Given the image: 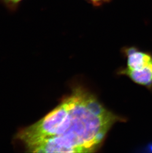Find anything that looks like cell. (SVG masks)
I'll return each mask as SVG.
<instances>
[{
  "mask_svg": "<svg viewBox=\"0 0 152 153\" xmlns=\"http://www.w3.org/2000/svg\"><path fill=\"white\" fill-rule=\"evenodd\" d=\"M72 122L64 134L37 140L26 145L34 153H88L98 149L109 129L123 120L108 111L91 93L76 88L70 95Z\"/></svg>",
  "mask_w": 152,
  "mask_h": 153,
  "instance_id": "cell-1",
  "label": "cell"
},
{
  "mask_svg": "<svg viewBox=\"0 0 152 153\" xmlns=\"http://www.w3.org/2000/svg\"><path fill=\"white\" fill-rule=\"evenodd\" d=\"M122 51L127 59L128 69L137 71L152 64V54L149 52L134 46L124 47Z\"/></svg>",
  "mask_w": 152,
  "mask_h": 153,
  "instance_id": "cell-2",
  "label": "cell"
},
{
  "mask_svg": "<svg viewBox=\"0 0 152 153\" xmlns=\"http://www.w3.org/2000/svg\"><path fill=\"white\" fill-rule=\"evenodd\" d=\"M119 74L126 75L134 82L152 91V64L137 71L123 68L120 71Z\"/></svg>",
  "mask_w": 152,
  "mask_h": 153,
  "instance_id": "cell-3",
  "label": "cell"
},
{
  "mask_svg": "<svg viewBox=\"0 0 152 153\" xmlns=\"http://www.w3.org/2000/svg\"><path fill=\"white\" fill-rule=\"evenodd\" d=\"M24 0H0V3L11 13L17 12Z\"/></svg>",
  "mask_w": 152,
  "mask_h": 153,
  "instance_id": "cell-4",
  "label": "cell"
},
{
  "mask_svg": "<svg viewBox=\"0 0 152 153\" xmlns=\"http://www.w3.org/2000/svg\"><path fill=\"white\" fill-rule=\"evenodd\" d=\"M89 3L95 7L102 6L105 3H108L110 0H88Z\"/></svg>",
  "mask_w": 152,
  "mask_h": 153,
  "instance_id": "cell-5",
  "label": "cell"
},
{
  "mask_svg": "<svg viewBox=\"0 0 152 153\" xmlns=\"http://www.w3.org/2000/svg\"><path fill=\"white\" fill-rule=\"evenodd\" d=\"M141 150L143 152L146 153H152V142L148 143L144 147L141 149Z\"/></svg>",
  "mask_w": 152,
  "mask_h": 153,
  "instance_id": "cell-6",
  "label": "cell"
}]
</instances>
